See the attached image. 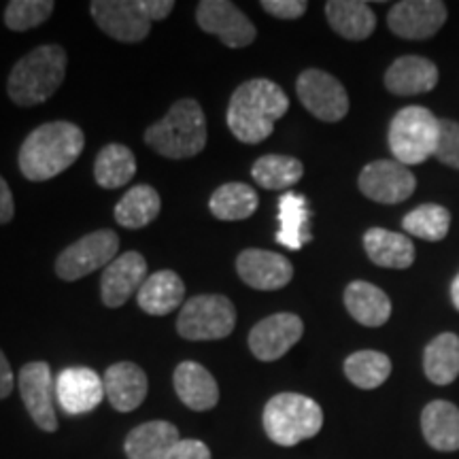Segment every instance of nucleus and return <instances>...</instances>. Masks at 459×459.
Instances as JSON below:
<instances>
[{
    "mask_svg": "<svg viewBox=\"0 0 459 459\" xmlns=\"http://www.w3.org/2000/svg\"><path fill=\"white\" fill-rule=\"evenodd\" d=\"M145 143L169 160L198 156L206 147V117L196 100L183 99L145 130Z\"/></svg>",
    "mask_w": 459,
    "mask_h": 459,
    "instance_id": "20e7f679",
    "label": "nucleus"
},
{
    "mask_svg": "<svg viewBox=\"0 0 459 459\" xmlns=\"http://www.w3.org/2000/svg\"><path fill=\"white\" fill-rule=\"evenodd\" d=\"M160 209H162L160 194L152 186L141 183L130 187L115 206V221L128 230H141L156 220Z\"/></svg>",
    "mask_w": 459,
    "mask_h": 459,
    "instance_id": "c85d7f7f",
    "label": "nucleus"
},
{
    "mask_svg": "<svg viewBox=\"0 0 459 459\" xmlns=\"http://www.w3.org/2000/svg\"><path fill=\"white\" fill-rule=\"evenodd\" d=\"M304 334L302 319L294 313H277L257 321L249 332V349L260 361L281 359Z\"/></svg>",
    "mask_w": 459,
    "mask_h": 459,
    "instance_id": "4468645a",
    "label": "nucleus"
},
{
    "mask_svg": "<svg viewBox=\"0 0 459 459\" xmlns=\"http://www.w3.org/2000/svg\"><path fill=\"white\" fill-rule=\"evenodd\" d=\"M17 385H20L22 400H24V406L30 412L32 421L43 432H56V383L54 377H51L49 364H45V361H30V364H26L20 370V377H17Z\"/></svg>",
    "mask_w": 459,
    "mask_h": 459,
    "instance_id": "ddd939ff",
    "label": "nucleus"
},
{
    "mask_svg": "<svg viewBox=\"0 0 459 459\" xmlns=\"http://www.w3.org/2000/svg\"><path fill=\"white\" fill-rule=\"evenodd\" d=\"M344 375L355 387L377 389L392 375V359L381 351H358L344 359Z\"/></svg>",
    "mask_w": 459,
    "mask_h": 459,
    "instance_id": "72a5a7b5",
    "label": "nucleus"
},
{
    "mask_svg": "<svg viewBox=\"0 0 459 459\" xmlns=\"http://www.w3.org/2000/svg\"><path fill=\"white\" fill-rule=\"evenodd\" d=\"M90 13L105 34L122 43H141L152 32L141 0H94Z\"/></svg>",
    "mask_w": 459,
    "mask_h": 459,
    "instance_id": "9d476101",
    "label": "nucleus"
},
{
    "mask_svg": "<svg viewBox=\"0 0 459 459\" xmlns=\"http://www.w3.org/2000/svg\"><path fill=\"white\" fill-rule=\"evenodd\" d=\"M402 228L421 240L438 243L449 234L451 213L440 204H421L402 220Z\"/></svg>",
    "mask_w": 459,
    "mask_h": 459,
    "instance_id": "f704fd0d",
    "label": "nucleus"
},
{
    "mask_svg": "<svg viewBox=\"0 0 459 459\" xmlns=\"http://www.w3.org/2000/svg\"><path fill=\"white\" fill-rule=\"evenodd\" d=\"M260 198L257 192L247 183H226L217 187L211 196L209 209L221 221H240L257 211Z\"/></svg>",
    "mask_w": 459,
    "mask_h": 459,
    "instance_id": "7c9ffc66",
    "label": "nucleus"
},
{
    "mask_svg": "<svg viewBox=\"0 0 459 459\" xmlns=\"http://www.w3.org/2000/svg\"><path fill=\"white\" fill-rule=\"evenodd\" d=\"M237 325V308L230 298L220 294L194 296L181 307L177 332L186 341H221Z\"/></svg>",
    "mask_w": 459,
    "mask_h": 459,
    "instance_id": "0eeeda50",
    "label": "nucleus"
},
{
    "mask_svg": "<svg viewBox=\"0 0 459 459\" xmlns=\"http://www.w3.org/2000/svg\"><path fill=\"white\" fill-rule=\"evenodd\" d=\"M172 383H175V392L179 400L192 411H211L220 402L217 381L198 361H181L177 366Z\"/></svg>",
    "mask_w": 459,
    "mask_h": 459,
    "instance_id": "aec40b11",
    "label": "nucleus"
},
{
    "mask_svg": "<svg viewBox=\"0 0 459 459\" xmlns=\"http://www.w3.org/2000/svg\"><path fill=\"white\" fill-rule=\"evenodd\" d=\"M105 398V383L90 368H66L56 381V400L68 415H85Z\"/></svg>",
    "mask_w": 459,
    "mask_h": 459,
    "instance_id": "f3484780",
    "label": "nucleus"
},
{
    "mask_svg": "<svg viewBox=\"0 0 459 459\" xmlns=\"http://www.w3.org/2000/svg\"><path fill=\"white\" fill-rule=\"evenodd\" d=\"M344 307L358 324L366 328H381L392 317V300L381 287L368 281H353L344 290Z\"/></svg>",
    "mask_w": 459,
    "mask_h": 459,
    "instance_id": "4be33fe9",
    "label": "nucleus"
},
{
    "mask_svg": "<svg viewBox=\"0 0 459 459\" xmlns=\"http://www.w3.org/2000/svg\"><path fill=\"white\" fill-rule=\"evenodd\" d=\"M15 215V203H13V194L7 186V181L3 179L0 175V223H9Z\"/></svg>",
    "mask_w": 459,
    "mask_h": 459,
    "instance_id": "a19ab883",
    "label": "nucleus"
},
{
    "mask_svg": "<svg viewBox=\"0 0 459 459\" xmlns=\"http://www.w3.org/2000/svg\"><path fill=\"white\" fill-rule=\"evenodd\" d=\"M262 9L279 20H298L307 13L308 3L304 0H264Z\"/></svg>",
    "mask_w": 459,
    "mask_h": 459,
    "instance_id": "4c0bfd02",
    "label": "nucleus"
},
{
    "mask_svg": "<svg viewBox=\"0 0 459 459\" xmlns=\"http://www.w3.org/2000/svg\"><path fill=\"white\" fill-rule=\"evenodd\" d=\"M421 432L434 451H459V409L453 402L434 400L421 412Z\"/></svg>",
    "mask_w": 459,
    "mask_h": 459,
    "instance_id": "b1692460",
    "label": "nucleus"
},
{
    "mask_svg": "<svg viewBox=\"0 0 459 459\" xmlns=\"http://www.w3.org/2000/svg\"><path fill=\"white\" fill-rule=\"evenodd\" d=\"M387 139L395 162L421 164L438 147L440 119L426 107H404L394 115Z\"/></svg>",
    "mask_w": 459,
    "mask_h": 459,
    "instance_id": "423d86ee",
    "label": "nucleus"
},
{
    "mask_svg": "<svg viewBox=\"0 0 459 459\" xmlns=\"http://www.w3.org/2000/svg\"><path fill=\"white\" fill-rule=\"evenodd\" d=\"M423 370L434 385H451L459 377V336L445 332L423 353Z\"/></svg>",
    "mask_w": 459,
    "mask_h": 459,
    "instance_id": "c756f323",
    "label": "nucleus"
},
{
    "mask_svg": "<svg viewBox=\"0 0 459 459\" xmlns=\"http://www.w3.org/2000/svg\"><path fill=\"white\" fill-rule=\"evenodd\" d=\"M324 428V411L313 398L302 394H279L266 402L264 429L281 446H294L313 438Z\"/></svg>",
    "mask_w": 459,
    "mask_h": 459,
    "instance_id": "39448f33",
    "label": "nucleus"
},
{
    "mask_svg": "<svg viewBox=\"0 0 459 459\" xmlns=\"http://www.w3.org/2000/svg\"><path fill=\"white\" fill-rule=\"evenodd\" d=\"M446 22V4L438 0H402L387 15V26L402 39H429Z\"/></svg>",
    "mask_w": 459,
    "mask_h": 459,
    "instance_id": "2eb2a0df",
    "label": "nucleus"
},
{
    "mask_svg": "<svg viewBox=\"0 0 459 459\" xmlns=\"http://www.w3.org/2000/svg\"><path fill=\"white\" fill-rule=\"evenodd\" d=\"M290 108V99L271 79L238 85L228 105V128L245 145H257L273 134L274 124Z\"/></svg>",
    "mask_w": 459,
    "mask_h": 459,
    "instance_id": "f257e3e1",
    "label": "nucleus"
},
{
    "mask_svg": "<svg viewBox=\"0 0 459 459\" xmlns=\"http://www.w3.org/2000/svg\"><path fill=\"white\" fill-rule=\"evenodd\" d=\"M85 145L79 126L71 122H49L34 128L20 147L22 175L28 181H49L77 162Z\"/></svg>",
    "mask_w": 459,
    "mask_h": 459,
    "instance_id": "f03ea898",
    "label": "nucleus"
},
{
    "mask_svg": "<svg viewBox=\"0 0 459 459\" xmlns=\"http://www.w3.org/2000/svg\"><path fill=\"white\" fill-rule=\"evenodd\" d=\"M119 249V238L113 230H96L77 243L66 247L56 260V274L62 281H79L90 273L108 266Z\"/></svg>",
    "mask_w": 459,
    "mask_h": 459,
    "instance_id": "6e6552de",
    "label": "nucleus"
},
{
    "mask_svg": "<svg viewBox=\"0 0 459 459\" xmlns=\"http://www.w3.org/2000/svg\"><path fill=\"white\" fill-rule=\"evenodd\" d=\"M304 166L300 160L291 156H279V153H268L255 160L251 177L257 186L264 189H287L296 186L302 179Z\"/></svg>",
    "mask_w": 459,
    "mask_h": 459,
    "instance_id": "473e14b6",
    "label": "nucleus"
},
{
    "mask_svg": "<svg viewBox=\"0 0 459 459\" xmlns=\"http://www.w3.org/2000/svg\"><path fill=\"white\" fill-rule=\"evenodd\" d=\"M102 383H105L107 400L119 412H132L139 409L149 392L147 375L143 372L141 366L132 364V361L113 364L105 372Z\"/></svg>",
    "mask_w": 459,
    "mask_h": 459,
    "instance_id": "6ab92c4d",
    "label": "nucleus"
},
{
    "mask_svg": "<svg viewBox=\"0 0 459 459\" xmlns=\"http://www.w3.org/2000/svg\"><path fill=\"white\" fill-rule=\"evenodd\" d=\"M141 3L152 22L164 20V17H169L172 13V9H175V3H172V0H141Z\"/></svg>",
    "mask_w": 459,
    "mask_h": 459,
    "instance_id": "ea45409f",
    "label": "nucleus"
},
{
    "mask_svg": "<svg viewBox=\"0 0 459 459\" xmlns=\"http://www.w3.org/2000/svg\"><path fill=\"white\" fill-rule=\"evenodd\" d=\"M434 158L459 170V124L451 119H440V141Z\"/></svg>",
    "mask_w": 459,
    "mask_h": 459,
    "instance_id": "e433bc0d",
    "label": "nucleus"
},
{
    "mask_svg": "<svg viewBox=\"0 0 459 459\" xmlns=\"http://www.w3.org/2000/svg\"><path fill=\"white\" fill-rule=\"evenodd\" d=\"M181 436L175 423L147 421L136 426L126 438V457L128 459H166L175 449Z\"/></svg>",
    "mask_w": 459,
    "mask_h": 459,
    "instance_id": "5701e85b",
    "label": "nucleus"
},
{
    "mask_svg": "<svg viewBox=\"0 0 459 459\" xmlns=\"http://www.w3.org/2000/svg\"><path fill=\"white\" fill-rule=\"evenodd\" d=\"M196 22L204 32L220 37L230 49H243L257 37L249 17L228 0H203L196 9Z\"/></svg>",
    "mask_w": 459,
    "mask_h": 459,
    "instance_id": "9b49d317",
    "label": "nucleus"
},
{
    "mask_svg": "<svg viewBox=\"0 0 459 459\" xmlns=\"http://www.w3.org/2000/svg\"><path fill=\"white\" fill-rule=\"evenodd\" d=\"M359 192L381 204H400L412 196L417 187L415 175L400 162L377 160L364 166L358 179Z\"/></svg>",
    "mask_w": 459,
    "mask_h": 459,
    "instance_id": "f8f14e48",
    "label": "nucleus"
},
{
    "mask_svg": "<svg viewBox=\"0 0 459 459\" xmlns=\"http://www.w3.org/2000/svg\"><path fill=\"white\" fill-rule=\"evenodd\" d=\"M136 175V160L134 153L126 145L111 143L102 147L94 162V179L100 187L117 189L128 186L132 177Z\"/></svg>",
    "mask_w": 459,
    "mask_h": 459,
    "instance_id": "2f4dec72",
    "label": "nucleus"
},
{
    "mask_svg": "<svg viewBox=\"0 0 459 459\" xmlns=\"http://www.w3.org/2000/svg\"><path fill=\"white\" fill-rule=\"evenodd\" d=\"M183 298H186V285L175 271L153 273L136 294L139 307L153 317H164V315L177 311Z\"/></svg>",
    "mask_w": 459,
    "mask_h": 459,
    "instance_id": "393cba45",
    "label": "nucleus"
},
{
    "mask_svg": "<svg viewBox=\"0 0 459 459\" xmlns=\"http://www.w3.org/2000/svg\"><path fill=\"white\" fill-rule=\"evenodd\" d=\"M166 459H211V451L203 440L181 438Z\"/></svg>",
    "mask_w": 459,
    "mask_h": 459,
    "instance_id": "58836bf2",
    "label": "nucleus"
},
{
    "mask_svg": "<svg viewBox=\"0 0 459 459\" xmlns=\"http://www.w3.org/2000/svg\"><path fill=\"white\" fill-rule=\"evenodd\" d=\"M13 392V370H11L9 359L0 351V400L9 398Z\"/></svg>",
    "mask_w": 459,
    "mask_h": 459,
    "instance_id": "79ce46f5",
    "label": "nucleus"
},
{
    "mask_svg": "<svg viewBox=\"0 0 459 459\" xmlns=\"http://www.w3.org/2000/svg\"><path fill=\"white\" fill-rule=\"evenodd\" d=\"M147 281V260L139 251H126L108 264L100 279V296L105 307L117 308L139 294Z\"/></svg>",
    "mask_w": 459,
    "mask_h": 459,
    "instance_id": "dca6fc26",
    "label": "nucleus"
},
{
    "mask_svg": "<svg viewBox=\"0 0 459 459\" xmlns=\"http://www.w3.org/2000/svg\"><path fill=\"white\" fill-rule=\"evenodd\" d=\"M51 0H11L4 9V24L13 32H26L41 26L54 13Z\"/></svg>",
    "mask_w": 459,
    "mask_h": 459,
    "instance_id": "c9c22d12",
    "label": "nucleus"
},
{
    "mask_svg": "<svg viewBox=\"0 0 459 459\" xmlns=\"http://www.w3.org/2000/svg\"><path fill=\"white\" fill-rule=\"evenodd\" d=\"M298 99L308 113L321 122H341L349 113V96L344 85L319 68H308L296 82Z\"/></svg>",
    "mask_w": 459,
    "mask_h": 459,
    "instance_id": "1a4fd4ad",
    "label": "nucleus"
},
{
    "mask_svg": "<svg viewBox=\"0 0 459 459\" xmlns=\"http://www.w3.org/2000/svg\"><path fill=\"white\" fill-rule=\"evenodd\" d=\"M364 249L372 264L383 268H411L415 262V245L409 237L389 232L383 228H372L364 234Z\"/></svg>",
    "mask_w": 459,
    "mask_h": 459,
    "instance_id": "bb28decb",
    "label": "nucleus"
},
{
    "mask_svg": "<svg viewBox=\"0 0 459 459\" xmlns=\"http://www.w3.org/2000/svg\"><path fill=\"white\" fill-rule=\"evenodd\" d=\"M66 51L60 45H41L22 57L7 79L9 99L17 107H37L49 100L65 82Z\"/></svg>",
    "mask_w": 459,
    "mask_h": 459,
    "instance_id": "7ed1b4c3",
    "label": "nucleus"
},
{
    "mask_svg": "<svg viewBox=\"0 0 459 459\" xmlns=\"http://www.w3.org/2000/svg\"><path fill=\"white\" fill-rule=\"evenodd\" d=\"M308 203L302 194L285 192L279 200V232L277 243H281L287 249L298 251L311 240V232H308Z\"/></svg>",
    "mask_w": 459,
    "mask_h": 459,
    "instance_id": "cd10ccee",
    "label": "nucleus"
},
{
    "mask_svg": "<svg viewBox=\"0 0 459 459\" xmlns=\"http://www.w3.org/2000/svg\"><path fill=\"white\" fill-rule=\"evenodd\" d=\"M451 300H453V307H455L457 311H459V274H457L455 281H453V285H451Z\"/></svg>",
    "mask_w": 459,
    "mask_h": 459,
    "instance_id": "37998d69",
    "label": "nucleus"
},
{
    "mask_svg": "<svg viewBox=\"0 0 459 459\" xmlns=\"http://www.w3.org/2000/svg\"><path fill=\"white\" fill-rule=\"evenodd\" d=\"M438 83V68L421 56H402L387 68L385 88L395 96H417L432 91Z\"/></svg>",
    "mask_w": 459,
    "mask_h": 459,
    "instance_id": "412c9836",
    "label": "nucleus"
},
{
    "mask_svg": "<svg viewBox=\"0 0 459 459\" xmlns=\"http://www.w3.org/2000/svg\"><path fill=\"white\" fill-rule=\"evenodd\" d=\"M325 17L332 30L347 41H364L377 28L375 11L359 0H330L325 4Z\"/></svg>",
    "mask_w": 459,
    "mask_h": 459,
    "instance_id": "a878e982",
    "label": "nucleus"
},
{
    "mask_svg": "<svg viewBox=\"0 0 459 459\" xmlns=\"http://www.w3.org/2000/svg\"><path fill=\"white\" fill-rule=\"evenodd\" d=\"M237 273L245 285L260 291H274L290 283L294 266L285 255L266 249H247L237 257Z\"/></svg>",
    "mask_w": 459,
    "mask_h": 459,
    "instance_id": "a211bd4d",
    "label": "nucleus"
}]
</instances>
